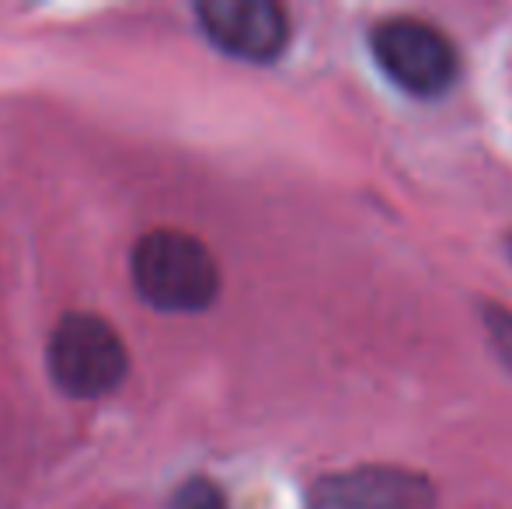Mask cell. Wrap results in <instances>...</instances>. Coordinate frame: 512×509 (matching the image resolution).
<instances>
[{"instance_id": "cell-1", "label": "cell", "mask_w": 512, "mask_h": 509, "mask_svg": "<svg viewBox=\"0 0 512 509\" xmlns=\"http://www.w3.org/2000/svg\"><path fill=\"white\" fill-rule=\"evenodd\" d=\"M133 286L150 307L171 314L206 311L220 297V265L199 238L178 227H154L129 255Z\"/></svg>"}, {"instance_id": "cell-2", "label": "cell", "mask_w": 512, "mask_h": 509, "mask_svg": "<svg viewBox=\"0 0 512 509\" xmlns=\"http://www.w3.org/2000/svg\"><path fill=\"white\" fill-rule=\"evenodd\" d=\"M46 367L63 394L95 401L112 394L129 374L126 342L98 314H63L49 335Z\"/></svg>"}, {"instance_id": "cell-3", "label": "cell", "mask_w": 512, "mask_h": 509, "mask_svg": "<svg viewBox=\"0 0 512 509\" xmlns=\"http://www.w3.org/2000/svg\"><path fill=\"white\" fill-rule=\"evenodd\" d=\"M377 67L415 98H436L453 88L460 56L443 28L418 18H387L370 35Z\"/></svg>"}, {"instance_id": "cell-4", "label": "cell", "mask_w": 512, "mask_h": 509, "mask_svg": "<svg viewBox=\"0 0 512 509\" xmlns=\"http://www.w3.org/2000/svg\"><path fill=\"white\" fill-rule=\"evenodd\" d=\"M199 28L220 53L248 63H272L290 42V18L272 0H203Z\"/></svg>"}, {"instance_id": "cell-5", "label": "cell", "mask_w": 512, "mask_h": 509, "mask_svg": "<svg viewBox=\"0 0 512 509\" xmlns=\"http://www.w3.org/2000/svg\"><path fill=\"white\" fill-rule=\"evenodd\" d=\"M436 489L425 475L405 468H356L321 478L310 509H429Z\"/></svg>"}, {"instance_id": "cell-6", "label": "cell", "mask_w": 512, "mask_h": 509, "mask_svg": "<svg viewBox=\"0 0 512 509\" xmlns=\"http://www.w3.org/2000/svg\"><path fill=\"white\" fill-rule=\"evenodd\" d=\"M171 509H227V499L209 478H189L171 499Z\"/></svg>"}, {"instance_id": "cell-7", "label": "cell", "mask_w": 512, "mask_h": 509, "mask_svg": "<svg viewBox=\"0 0 512 509\" xmlns=\"http://www.w3.org/2000/svg\"><path fill=\"white\" fill-rule=\"evenodd\" d=\"M485 321H488V335H492L495 353H499L502 360H506V367L512 370V311L492 304V307H485Z\"/></svg>"}]
</instances>
